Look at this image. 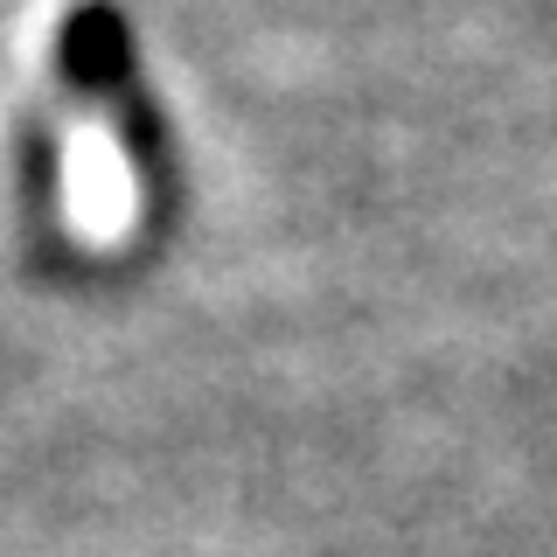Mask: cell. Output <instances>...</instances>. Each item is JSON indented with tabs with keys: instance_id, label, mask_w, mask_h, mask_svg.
<instances>
[{
	"instance_id": "6da1fadb",
	"label": "cell",
	"mask_w": 557,
	"mask_h": 557,
	"mask_svg": "<svg viewBox=\"0 0 557 557\" xmlns=\"http://www.w3.org/2000/svg\"><path fill=\"white\" fill-rule=\"evenodd\" d=\"M91 22L63 28L49 42V126H57V196H63V231L84 251H112L139 223V174L133 147L119 126L112 98V63L84 49Z\"/></svg>"
}]
</instances>
